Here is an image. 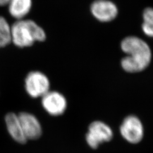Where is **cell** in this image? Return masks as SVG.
I'll return each mask as SVG.
<instances>
[{
    "instance_id": "cell-5",
    "label": "cell",
    "mask_w": 153,
    "mask_h": 153,
    "mask_svg": "<svg viewBox=\"0 0 153 153\" xmlns=\"http://www.w3.org/2000/svg\"><path fill=\"white\" fill-rule=\"evenodd\" d=\"M113 136V131L109 126L102 121H95L88 126L86 140L90 148L95 149L100 144L110 141Z\"/></svg>"
},
{
    "instance_id": "cell-11",
    "label": "cell",
    "mask_w": 153,
    "mask_h": 153,
    "mask_svg": "<svg viewBox=\"0 0 153 153\" xmlns=\"http://www.w3.org/2000/svg\"><path fill=\"white\" fill-rule=\"evenodd\" d=\"M11 42V26L4 17L0 16V48Z\"/></svg>"
},
{
    "instance_id": "cell-7",
    "label": "cell",
    "mask_w": 153,
    "mask_h": 153,
    "mask_svg": "<svg viewBox=\"0 0 153 153\" xmlns=\"http://www.w3.org/2000/svg\"><path fill=\"white\" fill-rule=\"evenodd\" d=\"M42 98V105L49 115L58 116L65 112L67 102L62 94L55 91H49Z\"/></svg>"
},
{
    "instance_id": "cell-4",
    "label": "cell",
    "mask_w": 153,
    "mask_h": 153,
    "mask_svg": "<svg viewBox=\"0 0 153 153\" xmlns=\"http://www.w3.org/2000/svg\"><path fill=\"white\" fill-rule=\"evenodd\" d=\"M121 135L131 144L142 141L144 136V127L142 121L135 115H129L123 120L120 127Z\"/></svg>"
},
{
    "instance_id": "cell-9",
    "label": "cell",
    "mask_w": 153,
    "mask_h": 153,
    "mask_svg": "<svg viewBox=\"0 0 153 153\" xmlns=\"http://www.w3.org/2000/svg\"><path fill=\"white\" fill-rule=\"evenodd\" d=\"M5 121L7 130L13 138L19 143H25L27 140L24 134L18 116L9 113L6 116Z\"/></svg>"
},
{
    "instance_id": "cell-3",
    "label": "cell",
    "mask_w": 153,
    "mask_h": 153,
    "mask_svg": "<svg viewBox=\"0 0 153 153\" xmlns=\"http://www.w3.org/2000/svg\"><path fill=\"white\" fill-rule=\"evenodd\" d=\"M25 88L29 96L33 98L42 97L50 89L48 76L39 71L30 72L25 80Z\"/></svg>"
},
{
    "instance_id": "cell-10",
    "label": "cell",
    "mask_w": 153,
    "mask_h": 153,
    "mask_svg": "<svg viewBox=\"0 0 153 153\" xmlns=\"http://www.w3.org/2000/svg\"><path fill=\"white\" fill-rule=\"evenodd\" d=\"M9 13L17 20L25 19L33 5L32 0H10L7 4Z\"/></svg>"
},
{
    "instance_id": "cell-8",
    "label": "cell",
    "mask_w": 153,
    "mask_h": 153,
    "mask_svg": "<svg viewBox=\"0 0 153 153\" xmlns=\"http://www.w3.org/2000/svg\"><path fill=\"white\" fill-rule=\"evenodd\" d=\"M18 116L27 140H37L41 137L42 126L34 115L27 112H21Z\"/></svg>"
},
{
    "instance_id": "cell-1",
    "label": "cell",
    "mask_w": 153,
    "mask_h": 153,
    "mask_svg": "<svg viewBox=\"0 0 153 153\" xmlns=\"http://www.w3.org/2000/svg\"><path fill=\"white\" fill-rule=\"evenodd\" d=\"M121 48L126 54L121 61L123 69L127 72L143 71L149 65L152 53L148 44L136 36H128L121 43Z\"/></svg>"
},
{
    "instance_id": "cell-12",
    "label": "cell",
    "mask_w": 153,
    "mask_h": 153,
    "mask_svg": "<svg viewBox=\"0 0 153 153\" xmlns=\"http://www.w3.org/2000/svg\"><path fill=\"white\" fill-rule=\"evenodd\" d=\"M143 23L142 30L144 33L150 37H153V9L146 8L143 14Z\"/></svg>"
},
{
    "instance_id": "cell-6",
    "label": "cell",
    "mask_w": 153,
    "mask_h": 153,
    "mask_svg": "<svg viewBox=\"0 0 153 153\" xmlns=\"http://www.w3.org/2000/svg\"><path fill=\"white\" fill-rule=\"evenodd\" d=\"M90 11L93 16L101 22H111L118 14L117 6L109 0L94 1L90 6Z\"/></svg>"
},
{
    "instance_id": "cell-13",
    "label": "cell",
    "mask_w": 153,
    "mask_h": 153,
    "mask_svg": "<svg viewBox=\"0 0 153 153\" xmlns=\"http://www.w3.org/2000/svg\"><path fill=\"white\" fill-rule=\"evenodd\" d=\"M9 1L10 0H0V6L7 5Z\"/></svg>"
},
{
    "instance_id": "cell-2",
    "label": "cell",
    "mask_w": 153,
    "mask_h": 153,
    "mask_svg": "<svg viewBox=\"0 0 153 153\" xmlns=\"http://www.w3.org/2000/svg\"><path fill=\"white\" fill-rule=\"evenodd\" d=\"M46 39L43 28L31 19L17 20L11 26V42L19 48L29 47Z\"/></svg>"
}]
</instances>
